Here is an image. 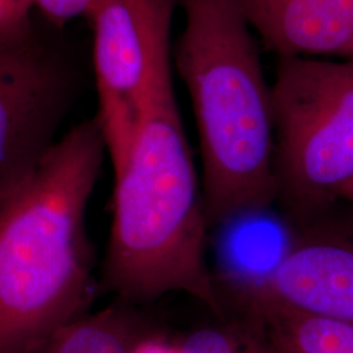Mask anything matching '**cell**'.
<instances>
[{"label": "cell", "instance_id": "cell-16", "mask_svg": "<svg viewBox=\"0 0 353 353\" xmlns=\"http://www.w3.org/2000/svg\"><path fill=\"white\" fill-rule=\"evenodd\" d=\"M270 341V339H268ZM268 353H294L290 352L288 350H284V348H280L278 345H275V344H272L271 341H270V351Z\"/></svg>", "mask_w": 353, "mask_h": 353}, {"label": "cell", "instance_id": "cell-1", "mask_svg": "<svg viewBox=\"0 0 353 353\" xmlns=\"http://www.w3.org/2000/svg\"><path fill=\"white\" fill-rule=\"evenodd\" d=\"M106 152L97 117L83 121L0 192V353H32L89 314L87 208Z\"/></svg>", "mask_w": 353, "mask_h": 353}, {"label": "cell", "instance_id": "cell-8", "mask_svg": "<svg viewBox=\"0 0 353 353\" xmlns=\"http://www.w3.org/2000/svg\"><path fill=\"white\" fill-rule=\"evenodd\" d=\"M279 58L353 61V0H234Z\"/></svg>", "mask_w": 353, "mask_h": 353}, {"label": "cell", "instance_id": "cell-10", "mask_svg": "<svg viewBox=\"0 0 353 353\" xmlns=\"http://www.w3.org/2000/svg\"><path fill=\"white\" fill-rule=\"evenodd\" d=\"M143 338L132 316L109 307L58 330L32 353H134Z\"/></svg>", "mask_w": 353, "mask_h": 353}, {"label": "cell", "instance_id": "cell-12", "mask_svg": "<svg viewBox=\"0 0 353 353\" xmlns=\"http://www.w3.org/2000/svg\"><path fill=\"white\" fill-rule=\"evenodd\" d=\"M34 8V0H0V39L29 34L36 28Z\"/></svg>", "mask_w": 353, "mask_h": 353}, {"label": "cell", "instance_id": "cell-13", "mask_svg": "<svg viewBox=\"0 0 353 353\" xmlns=\"http://www.w3.org/2000/svg\"><path fill=\"white\" fill-rule=\"evenodd\" d=\"M90 0H34L46 21L57 28H63L76 17L85 16Z\"/></svg>", "mask_w": 353, "mask_h": 353}, {"label": "cell", "instance_id": "cell-2", "mask_svg": "<svg viewBox=\"0 0 353 353\" xmlns=\"http://www.w3.org/2000/svg\"><path fill=\"white\" fill-rule=\"evenodd\" d=\"M114 176L102 287L130 303L179 292L227 316L205 258L202 190L173 85L147 102L126 165Z\"/></svg>", "mask_w": 353, "mask_h": 353}, {"label": "cell", "instance_id": "cell-6", "mask_svg": "<svg viewBox=\"0 0 353 353\" xmlns=\"http://www.w3.org/2000/svg\"><path fill=\"white\" fill-rule=\"evenodd\" d=\"M79 87L72 55L36 28L0 39V192L55 144Z\"/></svg>", "mask_w": 353, "mask_h": 353}, {"label": "cell", "instance_id": "cell-15", "mask_svg": "<svg viewBox=\"0 0 353 353\" xmlns=\"http://www.w3.org/2000/svg\"><path fill=\"white\" fill-rule=\"evenodd\" d=\"M341 198L353 204V178L341 191Z\"/></svg>", "mask_w": 353, "mask_h": 353}, {"label": "cell", "instance_id": "cell-4", "mask_svg": "<svg viewBox=\"0 0 353 353\" xmlns=\"http://www.w3.org/2000/svg\"><path fill=\"white\" fill-rule=\"evenodd\" d=\"M279 59L271 85L278 198L312 221L353 178V61Z\"/></svg>", "mask_w": 353, "mask_h": 353}, {"label": "cell", "instance_id": "cell-5", "mask_svg": "<svg viewBox=\"0 0 353 353\" xmlns=\"http://www.w3.org/2000/svg\"><path fill=\"white\" fill-rule=\"evenodd\" d=\"M179 0H90L99 123L114 174L126 165L147 102L173 85L172 24Z\"/></svg>", "mask_w": 353, "mask_h": 353}, {"label": "cell", "instance_id": "cell-11", "mask_svg": "<svg viewBox=\"0 0 353 353\" xmlns=\"http://www.w3.org/2000/svg\"><path fill=\"white\" fill-rule=\"evenodd\" d=\"M178 353H268L270 341L262 325L242 313L220 318L216 326L198 328L182 341Z\"/></svg>", "mask_w": 353, "mask_h": 353}, {"label": "cell", "instance_id": "cell-9", "mask_svg": "<svg viewBox=\"0 0 353 353\" xmlns=\"http://www.w3.org/2000/svg\"><path fill=\"white\" fill-rule=\"evenodd\" d=\"M240 297L242 310L254 316L280 348L294 353H353V325L305 314L252 288Z\"/></svg>", "mask_w": 353, "mask_h": 353}, {"label": "cell", "instance_id": "cell-7", "mask_svg": "<svg viewBox=\"0 0 353 353\" xmlns=\"http://www.w3.org/2000/svg\"><path fill=\"white\" fill-rule=\"evenodd\" d=\"M252 290L305 314L353 325V233L313 229Z\"/></svg>", "mask_w": 353, "mask_h": 353}, {"label": "cell", "instance_id": "cell-3", "mask_svg": "<svg viewBox=\"0 0 353 353\" xmlns=\"http://www.w3.org/2000/svg\"><path fill=\"white\" fill-rule=\"evenodd\" d=\"M179 6L185 28L173 59L195 114L207 223L220 225L278 198L271 85L234 0H179Z\"/></svg>", "mask_w": 353, "mask_h": 353}, {"label": "cell", "instance_id": "cell-14", "mask_svg": "<svg viewBox=\"0 0 353 353\" xmlns=\"http://www.w3.org/2000/svg\"><path fill=\"white\" fill-rule=\"evenodd\" d=\"M134 353H178V348H172L164 344L163 341L144 336L137 344Z\"/></svg>", "mask_w": 353, "mask_h": 353}]
</instances>
